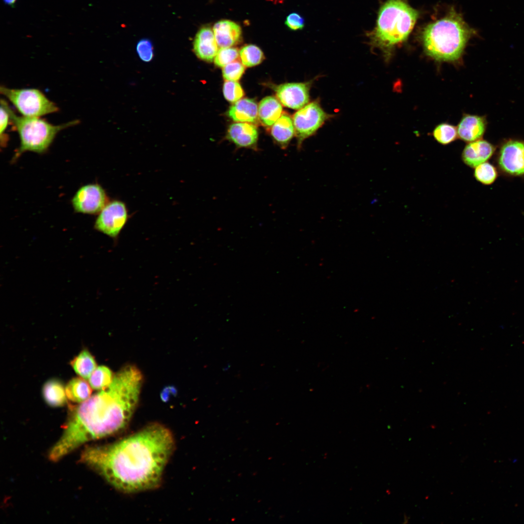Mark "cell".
<instances>
[{
  "instance_id": "cell-29",
  "label": "cell",
  "mask_w": 524,
  "mask_h": 524,
  "mask_svg": "<svg viewBox=\"0 0 524 524\" xmlns=\"http://www.w3.org/2000/svg\"><path fill=\"white\" fill-rule=\"evenodd\" d=\"M223 92L225 98L230 102H235L244 96L242 86L235 81H225L223 85Z\"/></svg>"
},
{
  "instance_id": "cell-19",
  "label": "cell",
  "mask_w": 524,
  "mask_h": 524,
  "mask_svg": "<svg viewBox=\"0 0 524 524\" xmlns=\"http://www.w3.org/2000/svg\"><path fill=\"white\" fill-rule=\"evenodd\" d=\"M281 103L274 97L263 98L258 106V117L266 126H272L281 115Z\"/></svg>"
},
{
  "instance_id": "cell-23",
  "label": "cell",
  "mask_w": 524,
  "mask_h": 524,
  "mask_svg": "<svg viewBox=\"0 0 524 524\" xmlns=\"http://www.w3.org/2000/svg\"><path fill=\"white\" fill-rule=\"evenodd\" d=\"M114 377L112 371L107 366H99L96 368L89 378L91 387L95 390H103L112 383Z\"/></svg>"
},
{
  "instance_id": "cell-8",
  "label": "cell",
  "mask_w": 524,
  "mask_h": 524,
  "mask_svg": "<svg viewBox=\"0 0 524 524\" xmlns=\"http://www.w3.org/2000/svg\"><path fill=\"white\" fill-rule=\"evenodd\" d=\"M125 204L120 200L109 201L98 214L94 228L98 231L113 238H116L128 219Z\"/></svg>"
},
{
  "instance_id": "cell-12",
  "label": "cell",
  "mask_w": 524,
  "mask_h": 524,
  "mask_svg": "<svg viewBox=\"0 0 524 524\" xmlns=\"http://www.w3.org/2000/svg\"><path fill=\"white\" fill-rule=\"evenodd\" d=\"M259 133L257 127L247 122H237L231 124L227 131L226 138L238 148H250L257 150Z\"/></svg>"
},
{
  "instance_id": "cell-18",
  "label": "cell",
  "mask_w": 524,
  "mask_h": 524,
  "mask_svg": "<svg viewBox=\"0 0 524 524\" xmlns=\"http://www.w3.org/2000/svg\"><path fill=\"white\" fill-rule=\"evenodd\" d=\"M295 134L293 119L286 114H282L272 125L271 135L276 143L282 149L287 147Z\"/></svg>"
},
{
  "instance_id": "cell-32",
  "label": "cell",
  "mask_w": 524,
  "mask_h": 524,
  "mask_svg": "<svg viewBox=\"0 0 524 524\" xmlns=\"http://www.w3.org/2000/svg\"><path fill=\"white\" fill-rule=\"evenodd\" d=\"M285 24L292 31L301 30L305 26V20L299 14L294 12L286 17Z\"/></svg>"
},
{
  "instance_id": "cell-31",
  "label": "cell",
  "mask_w": 524,
  "mask_h": 524,
  "mask_svg": "<svg viewBox=\"0 0 524 524\" xmlns=\"http://www.w3.org/2000/svg\"><path fill=\"white\" fill-rule=\"evenodd\" d=\"M136 49L139 57L143 61L149 62L153 59V47L149 39L144 38L140 40L136 45Z\"/></svg>"
},
{
  "instance_id": "cell-14",
  "label": "cell",
  "mask_w": 524,
  "mask_h": 524,
  "mask_svg": "<svg viewBox=\"0 0 524 524\" xmlns=\"http://www.w3.org/2000/svg\"><path fill=\"white\" fill-rule=\"evenodd\" d=\"M494 151L492 145L486 140L479 139L465 146L462 152V160L468 166L475 168L489 159Z\"/></svg>"
},
{
  "instance_id": "cell-15",
  "label": "cell",
  "mask_w": 524,
  "mask_h": 524,
  "mask_svg": "<svg viewBox=\"0 0 524 524\" xmlns=\"http://www.w3.org/2000/svg\"><path fill=\"white\" fill-rule=\"evenodd\" d=\"M486 125L484 117L465 115L458 124V136L461 140L469 143L480 139L485 132Z\"/></svg>"
},
{
  "instance_id": "cell-9",
  "label": "cell",
  "mask_w": 524,
  "mask_h": 524,
  "mask_svg": "<svg viewBox=\"0 0 524 524\" xmlns=\"http://www.w3.org/2000/svg\"><path fill=\"white\" fill-rule=\"evenodd\" d=\"M71 202L75 212L93 215L98 214L109 201L103 188L98 183H92L80 187Z\"/></svg>"
},
{
  "instance_id": "cell-11",
  "label": "cell",
  "mask_w": 524,
  "mask_h": 524,
  "mask_svg": "<svg viewBox=\"0 0 524 524\" xmlns=\"http://www.w3.org/2000/svg\"><path fill=\"white\" fill-rule=\"evenodd\" d=\"M310 86V82L284 83L276 87V96L283 106L299 110L309 103Z\"/></svg>"
},
{
  "instance_id": "cell-10",
  "label": "cell",
  "mask_w": 524,
  "mask_h": 524,
  "mask_svg": "<svg viewBox=\"0 0 524 524\" xmlns=\"http://www.w3.org/2000/svg\"><path fill=\"white\" fill-rule=\"evenodd\" d=\"M498 164L502 170L512 175L524 174V141L509 140L501 147Z\"/></svg>"
},
{
  "instance_id": "cell-22",
  "label": "cell",
  "mask_w": 524,
  "mask_h": 524,
  "mask_svg": "<svg viewBox=\"0 0 524 524\" xmlns=\"http://www.w3.org/2000/svg\"><path fill=\"white\" fill-rule=\"evenodd\" d=\"M75 372L83 379H89L97 368L96 360L92 354L84 349L70 362Z\"/></svg>"
},
{
  "instance_id": "cell-21",
  "label": "cell",
  "mask_w": 524,
  "mask_h": 524,
  "mask_svg": "<svg viewBox=\"0 0 524 524\" xmlns=\"http://www.w3.org/2000/svg\"><path fill=\"white\" fill-rule=\"evenodd\" d=\"M82 378H72L66 387V396L73 402L82 403L88 399L91 394V387Z\"/></svg>"
},
{
  "instance_id": "cell-5",
  "label": "cell",
  "mask_w": 524,
  "mask_h": 524,
  "mask_svg": "<svg viewBox=\"0 0 524 524\" xmlns=\"http://www.w3.org/2000/svg\"><path fill=\"white\" fill-rule=\"evenodd\" d=\"M10 124L18 134L20 144L12 161L15 162L26 152L46 153L57 134L62 130L78 124L75 120L60 125H53L39 117L18 116L9 108Z\"/></svg>"
},
{
  "instance_id": "cell-34",
  "label": "cell",
  "mask_w": 524,
  "mask_h": 524,
  "mask_svg": "<svg viewBox=\"0 0 524 524\" xmlns=\"http://www.w3.org/2000/svg\"><path fill=\"white\" fill-rule=\"evenodd\" d=\"M4 3L8 5L14 6L17 0H3Z\"/></svg>"
},
{
  "instance_id": "cell-6",
  "label": "cell",
  "mask_w": 524,
  "mask_h": 524,
  "mask_svg": "<svg viewBox=\"0 0 524 524\" xmlns=\"http://www.w3.org/2000/svg\"><path fill=\"white\" fill-rule=\"evenodd\" d=\"M0 92L22 116L40 117L59 111L56 104L37 89H14L1 85Z\"/></svg>"
},
{
  "instance_id": "cell-7",
  "label": "cell",
  "mask_w": 524,
  "mask_h": 524,
  "mask_svg": "<svg viewBox=\"0 0 524 524\" xmlns=\"http://www.w3.org/2000/svg\"><path fill=\"white\" fill-rule=\"evenodd\" d=\"M329 116L315 101L298 110L293 117L297 147L300 148L306 139L314 134Z\"/></svg>"
},
{
  "instance_id": "cell-28",
  "label": "cell",
  "mask_w": 524,
  "mask_h": 524,
  "mask_svg": "<svg viewBox=\"0 0 524 524\" xmlns=\"http://www.w3.org/2000/svg\"><path fill=\"white\" fill-rule=\"evenodd\" d=\"M245 70V66L238 60L231 62L222 68V74L226 81H238Z\"/></svg>"
},
{
  "instance_id": "cell-25",
  "label": "cell",
  "mask_w": 524,
  "mask_h": 524,
  "mask_svg": "<svg viewBox=\"0 0 524 524\" xmlns=\"http://www.w3.org/2000/svg\"><path fill=\"white\" fill-rule=\"evenodd\" d=\"M433 136L440 144L447 145L457 138V128L450 124L443 123L437 125L433 131Z\"/></svg>"
},
{
  "instance_id": "cell-26",
  "label": "cell",
  "mask_w": 524,
  "mask_h": 524,
  "mask_svg": "<svg viewBox=\"0 0 524 524\" xmlns=\"http://www.w3.org/2000/svg\"><path fill=\"white\" fill-rule=\"evenodd\" d=\"M497 176L495 168L489 163H483L475 167V178L484 184H491L496 180Z\"/></svg>"
},
{
  "instance_id": "cell-33",
  "label": "cell",
  "mask_w": 524,
  "mask_h": 524,
  "mask_svg": "<svg viewBox=\"0 0 524 524\" xmlns=\"http://www.w3.org/2000/svg\"><path fill=\"white\" fill-rule=\"evenodd\" d=\"M177 390L172 386H166L161 393V398L164 402L168 401L171 396H174L177 393Z\"/></svg>"
},
{
  "instance_id": "cell-17",
  "label": "cell",
  "mask_w": 524,
  "mask_h": 524,
  "mask_svg": "<svg viewBox=\"0 0 524 524\" xmlns=\"http://www.w3.org/2000/svg\"><path fill=\"white\" fill-rule=\"evenodd\" d=\"M228 114L234 121L254 123L258 117V106L252 99H240L230 107Z\"/></svg>"
},
{
  "instance_id": "cell-20",
  "label": "cell",
  "mask_w": 524,
  "mask_h": 524,
  "mask_svg": "<svg viewBox=\"0 0 524 524\" xmlns=\"http://www.w3.org/2000/svg\"><path fill=\"white\" fill-rule=\"evenodd\" d=\"M42 393L45 401L51 407H61L66 403V390L58 380L52 379L47 381L43 387Z\"/></svg>"
},
{
  "instance_id": "cell-2",
  "label": "cell",
  "mask_w": 524,
  "mask_h": 524,
  "mask_svg": "<svg viewBox=\"0 0 524 524\" xmlns=\"http://www.w3.org/2000/svg\"><path fill=\"white\" fill-rule=\"evenodd\" d=\"M142 382L140 370L127 365L106 389L74 408L62 435L66 446L75 449L88 441L124 429L135 410Z\"/></svg>"
},
{
  "instance_id": "cell-13",
  "label": "cell",
  "mask_w": 524,
  "mask_h": 524,
  "mask_svg": "<svg viewBox=\"0 0 524 524\" xmlns=\"http://www.w3.org/2000/svg\"><path fill=\"white\" fill-rule=\"evenodd\" d=\"M193 48L199 59L213 62L219 50L213 30L208 26L200 28L195 36Z\"/></svg>"
},
{
  "instance_id": "cell-30",
  "label": "cell",
  "mask_w": 524,
  "mask_h": 524,
  "mask_svg": "<svg viewBox=\"0 0 524 524\" xmlns=\"http://www.w3.org/2000/svg\"><path fill=\"white\" fill-rule=\"evenodd\" d=\"M9 108L10 107L6 100L1 99L0 138V145L3 147L6 146L8 140V136L5 133V131L9 123L10 124Z\"/></svg>"
},
{
  "instance_id": "cell-24",
  "label": "cell",
  "mask_w": 524,
  "mask_h": 524,
  "mask_svg": "<svg viewBox=\"0 0 524 524\" xmlns=\"http://www.w3.org/2000/svg\"><path fill=\"white\" fill-rule=\"evenodd\" d=\"M242 64L246 67H251L260 64L264 59L262 50L257 46L248 45L243 47L239 51Z\"/></svg>"
},
{
  "instance_id": "cell-3",
  "label": "cell",
  "mask_w": 524,
  "mask_h": 524,
  "mask_svg": "<svg viewBox=\"0 0 524 524\" xmlns=\"http://www.w3.org/2000/svg\"><path fill=\"white\" fill-rule=\"evenodd\" d=\"M475 31L452 9L444 17L428 24L422 33L426 54L439 61L452 62L461 56Z\"/></svg>"
},
{
  "instance_id": "cell-1",
  "label": "cell",
  "mask_w": 524,
  "mask_h": 524,
  "mask_svg": "<svg viewBox=\"0 0 524 524\" xmlns=\"http://www.w3.org/2000/svg\"><path fill=\"white\" fill-rule=\"evenodd\" d=\"M174 446L171 431L154 423L113 443L86 448L81 460L116 489L137 492L159 487Z\"/></svg>"
},
{
  "instance_id": "cell-16",
  "label": "cell",
  "mask_w": 524,
  "mask_h": 524,
  "mask_svg": "<svg viewBox=\"0 0 524 524\" xmlns=\"http://www.w3.org/2000/svg\"><path fill=\"white\" fill-rule=\"evenodd\" d=\"M213 31L218 47L220 48L231 47L241 40L242 29L237 23L227 19L215 23Z\"/></svg>"
},
{
  "instance_id": "cell-4",
  "label": "cell",
  "mask_w": 524,
  "mask_h": 524,
  "mask_svg": "<svg viewBox=\"0 0 524 524\" xmlns=\"http://www.w3.org/2000/svg\"><path fill=\"white\" fill-rule=\"evenodd\" d=\"M419 13L406 0H387L380 7L376 25L368 35L373 47L388 57L412 30Z\"/></svg>"
},
{
  "instance_id": "cell-27",
  "label": "cell",
  "mask_w": 524,
  "mask_h": 524,
  "mask_svg": "<svg viewBox=\"0 0 524 524\" xmlns=\"http://www.w3.org/2000/svg\"><path fill=\"white\" fill-rule=\"evenodd\" d=\"M238 49L233 47L220 48L214 59V64L223 67L228 64L238 60L240 57Z\"/></svg>"
}]
</instances>
